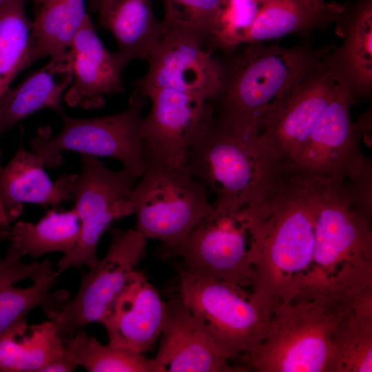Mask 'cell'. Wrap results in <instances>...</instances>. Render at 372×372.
I'll return each instance as SVG.
<instances>
[{
  "label": "cell",
  "mask_w": 372,
  "mask_h": 372,
  "mask_svg": "<svg viewBox=\"0 0 372 372\" xmlns=\"http://www.w3.org/2000/svg\"><path fill=\"white\" fill-rule=\"evenodd\" d=\"M327 176L289 167L273 191L252 205L251 290L273 309L302 293L310 271L315 225Z\"/></svg>",
  "instance_id": "1"
},
{
  "label": "cell",
  "mask_w": 372,
  "mask_h": 372,
  "mask_svg": "<svg viewBox=\"0 0 372 372\" xmlns=\"http://www.w3.org/2000/svg\"><path fill=\"white\" fill-rule=\"evenodd\" d=\"M249 46L228 66L219 94L210 103L215 122L245 134L260 133L267 112L322 62L325 48Z\"/></svg>",
  "instance_id": "2"
},
{
  "label": "cell",
  "mask_w": 372,
  "mask_h": 372,
  "mask_svg": "<svg viewBox=\"0 0 372 372\" xmlns=\"http://www.w3.org/2000/svg\"><path fill=\"white\" fill-rule=\"evenodd\" d=\"M372 289L371 218L328 176L319 203L310 271L298 296L351 297Z\"/></svg>",
  "instance_id": "3"
},
{
  "label": "cell",
  "mask_w": 372,
  "mask_h": 372,
  "mask_svg": "<svg viewBox=\"0 0 372 372\" xmlns=\"http://www.w3.org/2000/svg\"><path fill=\"white\" fill-rule=\"evenodd\" d=\"M185 167L214 195V209H236L262 201L290 166L260 134L238 133L215 122Z\"/></svg>",
  "instance_id": "4"
},
{
  "label": "cell",
  "mask_w": 372,
  "mask_h": 372,
  "mask_svg": "<svg viewBox=\"0 0 372 372\" xmlns=\"http://www.w3.org/2000/svg\"><path fill=\"white\" fill-rule=\"evenodd\" d=\"M359 294L298 296L277 306L262 342L239 358L258 372H330L335 331Z\"/></svg>",
  "instance_id": "5"
},
{
  "label": "cell",
  "mask_w": 372,
  "mask_h": 372,
  "mask_svg": "<svg viewBox=\"0 0 372 372\" xmlns=\"http://www.w3.org/2000/svg\"><path fill=\"white\" fill-rule=\"evenodd\" d=\"M146 169L132 192L136 229L161 241L163 257H179L194 229L214 207L205 185L183 167L145 154Z\"/></svg>",
  "instance_id": "6"
},
{
  "label": "cell",
  "mask_w": 372,
  "mask_h": 372,
  "mask_svg": "<svg viewBox=\"0 0 372 372\" xmlns=\"http://www.w3.org/2000/svg\"><path fill=\"white\" fill-rule=\"evenodd\" d=\"M178 271L179 298L229 360L262 342L273 313L266 300L251 289L193 275L180 267Z\"/></svg>",
  "instance_id": "7"
},
{
  "label": "cell",
  "mask_w": 372,
  "mask_h": 372,
  "mask_svg": "<svg viewBox=\"0 0 372 372\" xmlns=\"http://www.w3.org/2000/svg\"><path fill=\"white\" fill-rule=\"evenodd\" d=\"M146 98L136 88L128 107L121 112L88 118H73L63 113L60 132L52 135L49 126L40 127L28 141L31 152L44 167L60 165L62 151L110 157L118 160L124 169L138 178L147 166L141 132Z\"/></svg>",
  "instance_id": "8"
},
{
  "label": "cell",
  "mask_w": 372,
  "mask_h": 372,
  "mask_svg": "<svg viewBox=\"0 0 372 372\" xmlns=\"http://www.w3.org/2000/svg\"><path fill=\"white\" fill-rule=\"evenodd\" d=\"M82 169L72 183L73 209L81 223L79 241L59 262V275L68 268L98 264L96 250L103 234L114 220L134 214L132 192L138 178L123 169L114 171L96 157L81 154Z\"/></svg>",
  "instance_id": "9"
},
{
  "label": "cell",
  "mask_w": 372,
  "mask_h": 372,
  "mask_svg": "<svg viewBox=\"0 0 372 372\" xmlns=\"http://www.w3.org/2000/svg\"><path fill=\"white\" fill-rule=\"evenodd\" d=\"M254 242L251 205L216 209L192 231L179 257L187 272L251 289Z\"/></svg>",
  "instance_id": "10"
},
{
  "label": "cell",
  "mask_w": 372,
  "mask_h": 372,
  "mask_svg": "<svg viewBox=\"0 0 372 372\" xmlns=\"http://www.w3.org/2000/svg\"><path fill=\"white\" fill-rule=\"evenodd\" d=\"M111 234L105 256L94 269L82 273L75 297L56 309L44 310L63 341L88 324L102 322L112 302L145 256L147 239L136 229L114 227Z\"/></svg>",
  "instance_id": "11"
},
{
  "label": "cell",
  "mask_w": 372,
  "mask_h": 372,
  "mask_svg": "<svg viewBox=\"0 0 372 372\" xmlns=\"http://www.w3.org/2000/svg\"><path fill=\"white\" fill-rule=\"evenodd\" d=\"M140 92L151 101L141 123L145 154L173 167L185 166L192 148L215 123L211 104L173 89Z\"/></svg>",
  "instance_id": "12"
},
{
  "label": "cell",
  "mask_w": 372,
  "mask_h": 372,
  "mask_svg": "<svg viewBox=\"0 0 372 372\" xmlns=\"http://www.w3.org/2000/svg\"><path fill=\"white\" fill-rule=\"evenodd\" d=\"M146 60L147 73L134 83L140 91L169 88L211 102L223 88V64L188 35L165 31Z\"/></svg>",
  "instance_id": "13"
},
{
  "label": "cell",
  "mask_w": 372,
  "mask_h": 372,
  "mask_svg": "<svg viewBox=\"0 0 372 372\" xmlns=\"http://www.w3.org/2000/svg\"><path fill=\"white\" fill-rule=\"evenodd\" d=\"M337 81L328 62L322 61L266 114L260 134L289 165L298 167Z\"/></svg>",
  "instance_id": "14"
},
{
  "label": "cell",
  "mask_w": 372,
  "mask_h": 372,
  "mask_svg": "<svg viewBox=\"0 0 372 372\" xmlns=\"http://www.w3.org/2000/svg\"><path fill=\"white\" fill-rule=\"evenodd\" d=\"M353 101L349 87L338 79L297 168L340 180L365 167L369 160L360 151V133L350 116Z\"/></svg>",
  "instance_id": "15"
},
{
  "label": "cell",
  "mask_w": 372,
  "mask_h": 372,
  "mask_svg": "<svg viewBox=\"0 0 372 372\" xmlns=\"http://www.w3.org/2000/svg\"><path fill=\"white\" fill-rule=\"evenodd\" d=\"M165 318L166 303L145 276L136 269L101 324L110 345L144 354L160 337Z\"/></svg>",
  "instance_id": "16"
},
{
  "label": "cell",
  "mask_w": 372,
  "mask_h": 372,
  "mask_svg": "<svg viewBox=\"0 0 372 372\" xmlns=\"http://www.w3.org/2000/svg\"><path fill=\"white\" fill-rule=\"evenodd\" d=\"M154 372L243 371L229 365L180 299L166 303V318L161 334Z\"/></svg>",
  "instance_id": "17"
},
{
  "label": "cell",
  "mask_w": 372,
  "mask_h": 372,
  "mask_svg": "<svg viewBox=\"0 0 372 372\" xmlns=\"http://www.w3.org/2000/svg\"><path fill=\"white\" fill-rule=\"evenodd\" d=\"M43 168L21 142L11 160L0 167V242L6 241L23 204L56 207L73 198L72 183L76 174L62 176L53 183Z\"/></svg>",
  "instance_id": "18"
},
{
  "label": "cell",
  "mask_w": 372,
  "mask_h": 372,
  "mask_svg": "<svg viewBox=\"0 0 372 372\" xmlns=\"http://www.w3.org/2000/svg\"><path fill=\"white\" fill-rule=\"evenodd\" d=\"M69 50L72 55L73 79L63 96L68 105L100 109L105 105V96L123 92V68L100 40L88 14Z\"/></svg>",
  "instance_id": "19"
},
{
  "label": "cell",
  "mask_w": 372,
  "mask_h": 372,
  "mask_svg": "<svg viewBox=\"0 0 372 372\" xmlns=\"http://www.w3.org/2000/svg\"><path fill=\"white\" fill-rule=\"evenodd\" d=\"M47 64L10 87L0 103V137L19 121L41 110L61 116V99L73 79L70 50L50 57Z\"/></svg>",
  "instance_id": "20"
},
{
  "label": "cell",
  "mask_w": 372,
  "mask_h": 372,
  "mask_svg": "<svg viewBox=\"0 0 372 372\" xmlns=\"http://www.w3.org/2000/svg\"><path fill=\"white\" fill-rule=\"evenodd\" d=\"M99 23L115 38L114 55L124 67L135 59H146L165 32L154 13L152 0H90Z\"/></svg>",
  "instance_id": "21"
},
{
  "label": "cell",
  "mask_w": 372,
  "mask_h": 372,
  "mask_svg": "<svg viewBox=\"0 0 372 372\" xmlns=\"http://www.w3.org/2000/svg\"><path fill=\"white\" fill-rule=\"evenodd\" d=\"M64 349L52 320L29 325L23 320L0 338V371L41 372Z\"/></svg>",
  "instance_id": "22"
},
{
  "label": "cell",
  "mask_w": 372,
  "mask_h": 372,
  "mask_svg": "<svg viewBox=\"0 0 372 372\" xmlns=\"http://www.w3.org/2000/svg\"><path fill=\"white\" fill-rule=\"evenodd\" d=\"M372 371V289L360 293L338 324L330 372Z\"/></svg>",
  "instance_id": "23"
},
{
  "label": "cell",
  "mask_w": 372,
  "mask_h": 372,
  "mask_svg": "<svg viewBox=\"0 0 372 372\" xmlns=\"http://www.w3.org/2000/svg\"><path fill=\"white\" fill-rule=\"evenodd\" d=\"M81 234V223L76 211L49 210L37 223L19 220L7 235L9 247L22 256L38 258L45 254H70Z\"/></svg>",
  "instance_id": "24"
},
{
  "label": "cell",
  "mask_w": 372,
  "mask_h": 372,
  "mask_svg": "<svg viewBox=\"0 0 372 372\" xmlns=\"http://www.w3.org/2000/svg\"><path fill=\"white\" fill-rule=\"evenodd\" d=\"M338 79L355 95L369 94L372 85V7L364 2L349 23L344 41L328 62Z\"/></svg>",
  "instance_id": "25"
},
{
  "label": "cell",
  "mask_w": 372,
  "mask_h": 372,
  "mask_svg": "<svg viewBox=\"0 0 372 372\" xmlns=\"http://www.w3.org/2000/svg\"><path fill=\"white\" fill-rule=\"evenodd\" d=\"M32 21L31 63L67 51L87 13L85 0H44Z\"/></svg>",
  "instance_id": "26"
},
{
  "label": "cell",
  "mask_w": 372,
  "mask_h": 372,
  "mask_svg": "<svg viewBox=\"0 0 372 372\" xmlns=\"http://www.w3.org/2000/svg\"><path fill=\"white\" fill-rule=\"evenodd\" d=\"M32 48L25 0H5L0 7V103L18 74L32 64Z\"/></svg>",
  "instance_id": "27"
},
{
  "label": "cell",
  "mask_w": 372,
  "mask_h": 372,
  "mask_svg": "<svg viewBox=\"0 0 372 372\" xmlns=\"http://www.w3.org/2000/svg\"><path fill=\"white\" fill-rule=\"evenodd\" d=\"M61 355L89 372H154V360L131 350L102 344L82 330L65 340Z\"/></svg>",
  "instance_id": "28"
},
{
  "label": "cell",
  "mask_w": 372,
  "mask_h": 372,
  "mask_svg": "<svg viewBox=\"0 0 372 372\" xmlns=\"http://www.w3.org/2000/svg\"><path fill=\"white\" fill-rule=\"evenodd\" d=\"M335 12H321L302 0H276L261 5L244 43L254 44L324 24Z\"/></svg>",
  "instance_id": "29"
},
{
  "label": "cell",
  "mask_w": 372,
  "mask_h": 372,
  "mask_svg": "<svg viewBox=\"0 0 372 372\" xmlns=\"http://www.w3.org/2000/svg\"><path fill=\"white\" fill-rule=\"evenodd\" d=\"M59 274L56 271L34 281L31 287L19 288L9 285L0 291V338L19 322L26 319L32 309H55L70 299L66 290L52 291Z\"/></svg>",
  "instance_id": "30"
},
{
  "label": "cell",
  "mask_w": 372,
  "mask_h": 372,
  "mask_svg": "<svg viewBox=\"0 0 372 372\" xmlns=\"http://www.w3.org/2000/svg\"><path fill=\"white\" fill-rule=\"evenodd\" d=\"M222 0H161L165 31L192 37L203 43L211 34Z\"/></svg>",
  "instance_id": "31"
},
{
  "label": "cell",
  "mask_w": 372,
  "mask_h": 372,
  "mask_svg": "<svg viewBox=\"0 0 372 372\" xmlns=\"http://www.w3.org/2000/svg\"><path fill=\"white\" fill-rule=\"evenodd\" d=\"M260 6L256 0H222L208 38L211 46L231 51L243 44Z\"/></svg>",
  "instance_id": "32"
},
{
  "label": "cell",
  "mask_w": 372,
  "mask_h": 372,
  "mask_svg": "<svg viewBox=\"0 0 372 372\" xmlns=\"http://www.w3.org/2000/svg\"><path fill=\"white\" fill-rule=\"evenodd\" d=\"M21 257L20 254L9 247L0 263V291L24 278H30L34 282L54 272L53 265L48 260L27 264L21 260Z\"/></svg>",
  "instance_id": "33"
},
{
  "label": "cell",
  "mask_w": 372,
  "mask_h": 372,
  "mask_svg": "<svg viewBox=\"0 0 372 372\" xmlns=\"http://www.w3.org/2000/svg\"><path fill=\"white\" fill-rule=\"evenodd\" d=\"M311 8L321 12H333L338 9L337 6L327 5L323 0H302Z\"/></svg>",
  "instance_id": "34"
},
{
  "label": "cell",
  "mask_w": 372,
  "mask_h": 372,
  "mask_svg": "<svg viewBox=\"0 0 372 372\" xmlns=\"http://www.w3.org/2000/svg\"><path fill=\"white\" fill-rule=\"evenodd\" d=\"M260 5L265 4L267 3L276 1V0H256Z\"/></svg>",
  "instance_id": "35"
},
{
  "label": "cell",
  "mask_w": 372,
  "mask_h": 372,
  "mask_svg": "<svg viewBox=\"0 0 372 372\" xmlns=\"http://www.w3.org/2000/svg\"><path fill=\"white\" fill-rule=\"evenodd\" d=\"M37 3H41L44 0H34Z\"/></svg>",
  "instance_id": "36"
},
{
  "label": "cell",
  "mask_w": 372,
  "mask_h": 372,
  "mask_svg": "<svg viewBox=\"0 0 372 372\" xmlns=\"http://www.w3.org/2000/svg\"><path fill=\"white\" fill-rule=\"evenodd\" d=\"M1 156H2V152L0 150V167L1 166Z\"/></svg>",
  "instance_id": "37"
},
{
  "label": "cell",
  "mask_w": 372,
  "mask_h": 372,
  "mask_svg": "<svg viewBox=\"0 0 372 372\" xmlns=\"http://www.w3.org/2000/svg\"><path fill=\"white\" fill-rule=\"evenodd\" d=\"M4 1H5V0H0V7H1V6L2 5V3H3Z\"/></svg>",
  "instance_id": "38"
},
{
  "label": "cell",
  "mask_w": 372,
  "mask_h": 372,
  "mask_svg": "<svg viewBox=\"0 0 372 372\" xmlns=\"http://www.w3.org/2000/svg\"><path fill=\"white\" fill-rule=\"evenodd\" d=\"M1 261H2V259H1V258H0V263L1 262Z\"/></svg>",
  "instance_id": "39"
}]
</instances>
